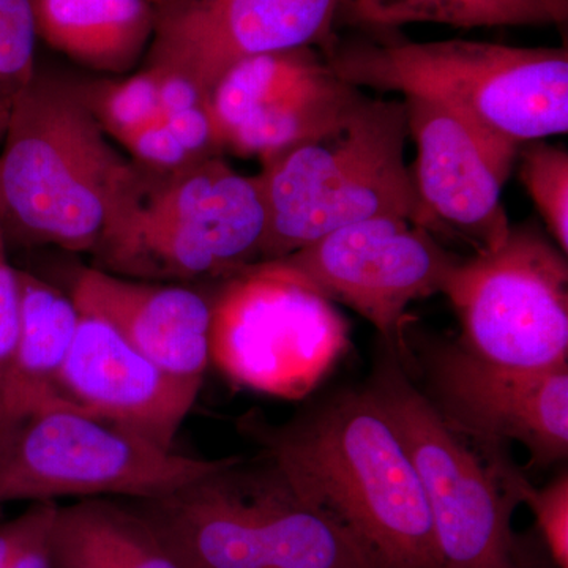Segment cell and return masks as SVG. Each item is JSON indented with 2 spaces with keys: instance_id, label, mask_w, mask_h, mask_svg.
I'll return each instance as SVG.
<instances>
[{
  "instance_id": "obj_24",
  "label": "cell",
  "mask_w": 568,
  "mask_h": 568,
  "mask_svg": "<svg viewBox=\"0 0 568 568\" xmlns=\"http://www.w3.org/2000/svg\"><path fill=\"white\" fill-rule=\"evenodd\" d=\"M519 178L560 252H568V152L545 141L519 148Z\"/></svg>"
},
{
  "instance_id": "obj_15",
  "label": "cell",
  "mask_w": 568,
  "mask_h": 568,
  "mask_svg": "<svg viewBox=\"0 0 568 568\" xmlns=\"http://www.w3.org/2000/svg\"><path fill=\"white\" fill-rule=\"evenodd\" d=\"M433 405L477 444L528 448L545 467L568 454V364L545 369L491 364L459 343L428 355Z\"/></svg>"
},
{
  "instance_id": "obj_16",
  "label": "cell",
  "mask_w": 568,
  "mask_h": 568,
  "mask_svg": "<svg viewBox=\"0 0 568 568\" xmlns=\"http://www.w3.org/2000/svg\"><path fill=\"white\" fill-rule=\"evenodd\" d=\"M61 387L74 405L173 450L203 383L164 372L110 324L80 313Z\"/></svg>"
},
{
  "instance_id": "obj_3",
  "label": "cell",
  "mask_w": 568,
  "mask_h": 568,
  "mask_svg": "<svg viewBox=\"0 0 568 568\" xmlns=\"http://www.w3.org/2000/svg\"><path fill=\"white\" fill-rule=\"evenodd\" d=\"M265 231L260 175L219 155L174 170L133 162L92 253L100 268L125 278L233 276L260 261Z\"/></svg>"
},
{
  "instance_id": "obj_14",
  "label": "cell",
  "mask_w": 568,
  "mask_h": 568,
  "mask_svg": "<svg viewBox=\"0 0 568 568\" xmlns=\"http://www.w3.org/2000/svg\"><path fill=\"white\" fill-rule=\"evenodd\" d=\"M342 0H189L155 11L145 69L192 82L207 106L235 63L267 52L334 47Z\"/></svg>"
},
{
  "instance_id": "obj_1",
  "label": "cell",
  "mask_w": 568,
  "mask_h": 568,
  "mask_svg": "<svg viewBox=\"0 0 568 568\" xmlns=\"http://www.w3.org/2000/svg\"><path fill=\"white\" fill-rule=\"evenodd\" d=\"M268 463L381 568H444L424 491L369 392H343L284 425L246 418Z\"/></svg>"
},
{
  "instance_id": "obj_31",
  "label": "cell",
  "mask_w": 568,
  "mask_h": 568,
  "mask_svg": "<svg viewBox=\"0 0 568 568\" xmlns=\"http://www.w3.org/2000/svg\"><path fill=\"white\" fill-rule=\"evenodd\" d=\"M152 9L155 11L170 9V7L179 6V3L189 2V0H148Z\"/></svg>"
},
{
  "instance_id": "obj_20",
  "label": "cell",
  "mask_w": 568,
  "mask_h": 568,
  "mask_svg": "<svg viewBox=\"0 0 568 568\" xmlns=\"http://www.w3.org/2000/svg\"><path fill=\"white\" fill-rule=\"evenodd\" d=\"M37 37L52 50L100 71L123 73L152 40L148 0H31Z\"/></svg>"
},
{
  "instance_id": "obj_2",
  "label": "cell",
  "mask_w": 568,
  "mask_h": 568,
  "mask_svg": "<svg viewBox=\"0 0 568 568\" xmlns=\"http://www.w3.org/2000/svg\"><path fill=\"white\" fill-rule=\"evenodd\" d=\"M354 88L439 104L499 140L523 145L568 130L567 48L487 41L417 43L377 33L324 54Z\"/></svg>"
},
{
  "instance_id": "obj_30",
  "label": "cell",
  "mask_w": 568,
  "mask_h": 568,
  "mask_svg": "<svg viewBox=\"0 0 568 568\" xmlns=\"http://www.w3.org/2000/svg\"><path fill=\"white\" fill-rule=\"evenodd\" d=\"M549 13H551L552 22L562 26L568 17V0H545Z\"/></svg>"
},
{
  "instance_id": "obj_9",
  "label": "cell",
  "mask_w": 568,
  "mask_h": 568,
  "mask_svg": "<svg viewBox=\"0 0 568 568\" xmlns=\"http://www.w3.org/2000/svg\"><path fill=\"white\" fill-rule=\"evenodd\" d=\"M347 345L334 304L268 263L246 265L212 302L211 361L261 394L304 398Z\"/></svg>"
},
{
  "instance_id": "obj_10",
  "label": "cell",
  "mask_w": 568,
  "mask_h": 568,
  "mask_svg": "<svg viewBox=\"0 0 568 568\" xmlns=\"http://www.w3.org/2000/svg\"><path fill=\"white\" fill-rule=\"evenodd\" d=\"M477 357L514 368L568 364V264L532 224L511 226L493 252L459 260L444 284Z\"/></svg>"
},
{
  "instance_id": "obj_27",
  "label": "cell",
  "mask_w": 568,
  "mask_h": 568,
  "mask_svg": "<svg viewBox=\"0 0 568 568\" xmlns=\"http://www.w3.org/2000/svg\"><path fill=\"white\" fill-rule=\"evenodd\" d=\"M20 335V276L9 261L0 264V406Z\"/></svg>"
},
{
  "instance_id": "obj_13",
  "label": "cell",
  "mask_w": 568,
  "mask_h": 568,
  "mask_svg": "<svg viewBox=\"0 0 568 568\" xmlns=\"http://www.w3.org/2000/svg\"><path fill=\"white\" fill-rule=\"evenodd\" d=\"M403 102L416 144L409 170L420 226L435 237L459 239L476 253L499 248L511 230L503 189L521 145L481 132L439 104Z\"/></svg>"
},
{
  "instance_id": "obj_4",
  "label": "cell",
  "mask_w": 568,
  "mask_h": 568,
  "mask_svg": "<svg viewBox=\"0 0 568 568\" xmlns=\"http://www.w3.org/2000/svg\"><path fill=\"white\" fill-rule=\"evenodd\" d=\"M129 162L80 88L37 73L0 144V226L7 244L93 252Z\"/></svg>"
},
{
  "instance_id": "obj_22",
  "label": "cell",
  "mask_w": 568,
  "mask_h": 568,
  "mask_svg": "<svg viewBox=\"0 0 568 568\" xmlns=\"http://www.w3.org/2000/svg\"><path fill=\"white\" fill-rule=\"evenodd\" d=\"M489 469L500 487L517 504H528L536 517L537 528L556 568H568V476L559 474L547 487L536 488L521 470L514 466L506 447L480 444Z\"/></svg>"
},
{
  "instance_id": "obj_7",
  "label": "cell",
  "mask_w": 568,
  "mask_h": 568,
  "mask_svg": "<svg viewBox=\"0 0 568 568\" xmlns=\"http://www.w3.org/2000/svg\"><path fill=\"white\" fill-rule=\"evenodd\" d=\"M237 457H186L80 406L0 425V507L13 500L171 495Z\"/></svg>"
},
{
  "instance_id": "obj_23",
  "label": "cell",
  "mask_w": 568,
  "mask_h": 568,
  "mask_svg": "<svg viewBox=\"0 0 568 568\" xmlns=\"http://www.w3.org/2000/svg\"><path fill=\"white\" fill-rule=\"evenodd\" d=\"M37 39L31 0H0V144L36 78Z\"/></svg>"
},
{
  "instance_id": "obj_28",
  "label": "cell",
  "mask_w": 568,
  "mask_h": 568,
  "mask_svg": "<svg viewBox=\"0 0 568 568\" xmlns=\"http://www.w3.org/2000/svg\"><path fill=\"white\" fill-rule=\"evenodd\" d=\"M55 510L58 503H32L28 510L0 526V568H10L32 541L50 532Z\"/></svg>"
},
{
  "instance_id": "obj_26",
  "label": "cell",
  "mask_w": 568,
  "mask_h": 568,
  "mask_svg": "<svg viewBox=\"0 0 568 568\" xmlns=\"http://www.w3.org/2000/svg\"><path fill=\"white\" fill-rule=\"evenodd\" d=\"M122 148L132 153L134 163L152 170H174L194 162L189 152L175 140L163 119L141 123L114 138Z\"/></svg>"
},
{
  "instance_id": "obj_12",
  "label": "cell",
  "mask_w": 568,
  "mask_h": 568,
  "mask_svg": "<svg viewBox=\"0 0 568 568\" xmlns=\"http://www.w3.org/2000/svg\"><path fill=\"white\" fill-rule=\"evenodd\" d=\"M364 95L315 48L267 52L231 67L207 100L219 151L267 163L313 141Z\"/></svg>"
},
{
  "instance_id": "obj_8",
  "label": "cell",
  "mask_w": 568,
  "mask_h": 568,
  "mask_svg": "<svg viewBox=\"0 0 568 568\" xmlns=\"http://www.w3.org/2000/svg\"><path fill=\"white\" fill-rule=\"evenodd\" d=\"M366 390L413 463L444 568H532L511 528L518 504L394 355L377 366Z\"/></svg>"
},
{
  "instance_id": "obj_21",
  "label": "cell",
  "mask_w": 568,
  "mask_h": 568,
  "mask_svg": "<svg viewBox=\"0 0 568 568\" xmlns=\"http://www.w3.org/2000/svg\"><path fill=\"white\" fill-rule=\"evenodd\" d=\"M336 22L373 33L407 24L458 29L555 24L545 0H342Z\"/></svg>"
},
{
  "instance_id": "obj_5",
  "label": "cell",
  "mask_w": 568,
  "mask_h": 568,
  "mask_svg": "<svg viewBox=\"0 0 568 568\" xmlns=\"http://www.w3.org/2000/svg\"><path fill=\"white\" fill-rule=\"evenodd\" d=\"M405 102L362 95L334 129L263 164L267 231L260 261L280 260L321 237L377 219L420 226L405 160Z\"/></svg>"
},
{
  "instance_id": "obj_6",
  "label": "cell",
  "mask_w": 568,
  "mask_h": 568,
  "mask_svg": "<svg viewBox=\"0 0 568 568\" xmlns=\"http://www.w3.org/2000/svg\"><path fill=\"white\" fill-rule=\"evenodd\" d=\"M134 503L185 568H381L271 463L248 467L235 458L171 495Z\"/></svg>"
},
{
  "instance_id": "obj_17",
  "label": "cell",
  "mask_w": 568,
  "mask_h": 568,
  "mask_svg": "<svg viewBox=\"0 0 568 568\" xmlns=\"http://www.w3.org/2000/svg\"><path fill=\"white\" fill-rule=\"evenodd\" d=\"M81 315L100 317L164 372L203 383L211 362L212 302L196 291L82 268L70 294Z\"/></svg>"
},
{
  "instance_id": "obj_11",
  "label": "cell",
  "mask_w": 568,
  "mask_h": 568,
  "mask_svg": "<svg viewBox=\"0 0 568 568\" xmlns=\"http://www.w3.org/2000/svg\"><path fill=\"white\" fill-rule=\"evenodd\" d=\"M265 263L332 304L349 306L395 351L403 345L407 306L443 294L459 260L425 227L399 216H377Z\"/></svg>"
},
{
  "instance_id": "obj_19",
  "label": "cell",
  "mask_w": 568,
  "mask_h": 568,
  "mask_svg": "<svg viewBox=\"0 0 568 568\" xmlns=\"http://www.w3.org/2000/svg\"><path fill=\"white\" fill-rule=\"evenodd\" d=\"M50 559L51 568H185L138 506L110 497L58 506Z\"/></svg>"
},
{
  "instance_id": "obj_29",
  "label": "cell",
  "mask_w": 568,
  "mask_h": 568,
  "mask_svg": "<svg viewBox=\"0 0 568 568\" xmlns=\"http://www.w3.org/2000/svg\"><path fill=\"white\" fill-rule=\"evenodd\" d=\"M149 71L155 78L162 118L173 114V112L190 110V108L197 106V104H205L201 93L185 78L173 73H164V71Z\"/></svg>"
},
{
  "instance_id": "obj_18",
  "label": "cell",
  "mask_w": 568,
  "mask_h": 568,
  "mask_svg": "<svg viewBox=\"0 0 568 568\" xmlns=\"http://www.w3.org/2000/svg\"><path fill=\"white\" fill-rule=\"evenodd\" d=\"M20 276V335L0 406V425L51 407L78 406L61 375L80 323L71 297L28 272ZM81 407V406H80Z\"/></svg>"
},
{
  "instance_id": "obj_25",
  "label": "cell",
  "mask_w": 568,
  "mask_h": 568,
  "mask_svg": "<svg viewBox=\"0 0 568 568\" xmlns=\"http://www.w3.org/2000/svg\"><path fill=\"white\" fill-rule=\"evenodd\" d=\"M80 89L97 121L112 138L141 123L163 119L155 78L149 70L125 80L95 82Z\"/></svg>"
},
{
  "instance_id": "obj_32",
  "label": "cell",
  "mask_w": 568,
  "mask_h": 568,
  "mask_svg": "<svg viewBox=\"0 0 568 568\" xmlns=\"http://www.w3.org/2000/svg\"><path fill=\"white\" fill-rule=\"evenodd\" d=\"M7 239L6 234H3L2 226H0V264L6 263L7 261Z\"/></svg>"
}]
</instances>
